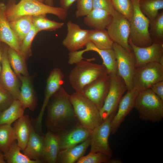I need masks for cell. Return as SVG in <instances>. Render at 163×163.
<instances>
[{
    "mask_svg": "<svg viewBox=\"0 0 163 163\" xmlns=\"http://www.w3.org/2000/svg\"><path fill=\"white\" fill-rule=\"evenodd\" d=\"M68 94L62 86L53 96L49 106L47 125L54 131H62L77 120Z\"/></svg>",
    "mask_w": 163,
    "mask_h": 163,
    "instance_id": "1",
    "label": "cell"
},
{
    "mask_svg": "<svg viewBox=\"0 0 163 163\" xmlns=\"http://www.w3.org/2000/svg\"><path fill=\"white\" fill-rule=\"evenodd\" d=\"M51 14L61 20H65L68 11L61 7L50 6L37 0H20L16 3L14 0H9L6 4L5 14L9 21L21 16H35Z\"/></svg>",
    "mask_w": 163,
    "mask_h": 163,
    "instance_id": "2",
    "label": "cell"
},
{
    "mask_svg": "<svg viewBox=\"0 0 163 163\" xmlns=\"http://www.w3.org/2000/svg\"><path fill=\"white\" fill-rule=\"evenodd\" d=\"M75 64L69 74V79L72 88L77 93L82 94L87 86L108 75L103 64L83 59Z\"/></svg>",
    "mask_w": 163,
    "mask_h": 163,
    "instance_id": "3",
    "label": "cell"
},
{
    "mask_svg": "<svg viewBox=\"0 0 163 163\" xmlns=\"http://www.w3.org/2000/svg\"><path fill=\"white\" fill-rule=\"evenodd\" d=\"M70 99L79 124L92 130L104 121L96 105L82 94L74 92Z\"/></svg>",
    "mask_w": 163,
    "mask_h": 163,
    "instance_id": "4",
    "label": "cell"
},
{
    "mask_svg": "<svg viewBox=\"0 0 163 163\" xmlns=\"http://www.w3.org/2000/svg\"><path fill=\"white\" fill-rule=\"evenodd\" d=\"M134 108L142 120L155 122L163 118V100L150 88L139 92Z\"/></svg>",
    "mask_w": 163,
    "mask_h": 163,
    "instance_id": "5",
    "label": "cell"
},
{
    "mask_svg": "<svg viewBox=\"0 0 163 163\" xmlns=\"http://www.w3.org/2000/svg\"><path fill=\"white\" fill-rule=\"evenodd\" d=\"M140 0H131L133 13L130 22L129 39L136 46L145 47L152 44L149 28L150 21L141 10Z\"/></svg>",
    "mask_w": 163,
    "mask_h": 163,
    "instance_id": "6",
    "label": "cell"
},
{
    "mask_svg": "<svg viewBox=\"0 0 163 163\" xmlns=\"http://www.w3.org/2000/svg\"><path fill=\"white\" fill-rule=\"evenodd\" d=\"M163 81V65L158 62L149 63L136 68L133 88L138 92L150 88L155 84Z\"/></svg>",
    "mask_w": 163,
    "mask_h": 163,
    "instance_id": "7",
    "label": "cell"
},
{
    "mask_svg": "<svg viewBox=\"0 0 163 163\" xmlns=\"http://www.w3.org/2000/svg\"><path fill=\"white\" fill-rule=\"evenodd\" d=\"M109 75L110 78L109 89L100 110L101 116L103 121L112 114L116 113L121 99L127 90L125 82L117 73Z\"/></svg>",
    "mask_w": 163,
    "mask_h": 163,
    "instance_id": "8",
    "label": "cell"
},
{
    "mask_svg": "<svg viewBox=\"0 0 163 163\" xmlns=\"http://www.w3.org/2000/svg\"><path fill=\"white\" fill-rule=\"evenodd\" d=\"M116 57L117 74L123 79L127 90L133 88V79L136 69L133 52H130L116 43L113 47Z\"/></svg>",
    "mask_w": 163,
    "mask_h": 163,
    "instance_id": "9",
    "label": "cell"
},
{
    "mask_svg": "<svg viewBox=\"0 0 163 163\" xmlns=\"http://www.w3.org/2000/svg\"><path fill=\"white\" fill-rule=\"evenodd\" d=\"M115 113L110 115L92 130L90 137V152H101L112 157L113 152L109 145V138L111 133L112 120Z\"/></svg>",
    "mask_w": 163,
    "mask_h": 163,
    "instance_id": "10",
    "label": "cell"
},
{
    "mask_svg": "<svg viewBox=\"0 0 163 163\" xmlns=\"http://www.w3.org/2000/svg\"><path fill=\"white\" fill-rule=\"evenodd\" d=\"M112 15V21L107 28L110 38L114 43L119 45L130 52H132L129 43V21L116 10Z\"/></svg>",
    "mask_w": 163,
    "mask_h": 163,
    "instance_id": "11",
    "label": "cell"
},
{
    "mask_svg": "<svg viewBox=\"0 0 163 163\" xmlns=\"http://www.w3.org/2000/svg\"><path fill=\"white\" fill-rule=\"evenodd\" d=\"M8 46L3 45L0 73V86L8 91L14 99H18L20 91V80L10 64L7 54Z\"/></svg>",
    "mask_w": 163,
    "mask_h": 163,
    "instance_id": "12",
    "label": "cell"
},
{
    "mask_svg": "<svg viewBox=\"0 0 163 163\" xmlns=\"http://www.w3.org/2000/svg\"><path fill=\"white\" fill-rule=\"evenodd\" d=\"M129 43L134 56L136 68L153 62L163 65V44L153 43L149 46L140 47L129 39Z\"/></svg>",
    "mask_w": 163,
    "mask_h": 163,
    "instance_id": "13",
    "label": "cell"
},
{
    "mask_svg": "<svg viewBox=\"0 0 163 163\" xmlns=\"http://www.w3.org/2000/svg\"><path fill=\"white\" fill-rule=\"evenodd\" d=\"M64 76L61 70L55 68L50 72L47 81L44 99L40 111L35 120V126L39 130H41L43 116L45 109L51 98L62 86L64 83Z\"/></svg>",
    "mask_w": 163,
    "mask_h": 163,
    "instance_id": "14",
    "label": "cell"
},
{
    "mask_svg": "<svg viewBox=\"0 0 163 163\" xmlns=\"http://www.w3.org/2000/svg\"><path fill=\"white\" fill-rule=\"evenodd\" d=\"M67 32L62 45L69 52L78 51L89 42V30L82 29L77 24L69 21L67 23Z\"/></svg>",
    "mask_w": 163,
    "mask_h": 163,
    "instance_id": "15",
    "label": "cell"
},
{
    "mask_svg": "<svg viewBox=\"0 0 163 163\" xmlns=\"http://www.w3.org/2000/svg\"><path fill=\"white\" fill-rule=\"evenodd\" d=\"M110 85V78L108 74L87 86L81 94L92 101L100 110L108 92Z\"/></svg>",
    "mask_w": 163,
    "mask_h": 163,
    "instance_id": "16",
    "label": "cell"
},
{
    "mask_svg": "<svg viewBox=\"0 0 163 163\" xmlns=\"http://www.w3.org/2000/svg\"><path fill=\"white\" fill-rule=\"evenodd\" d=\"M119 104L117 111L111 122V133H116L126 116L134 107L139 92L134 88L127 90Z\"/></svg>",
    "mask_w": 163,
    "mask_h": 163,
    "instance_id": "17",
    "label": "cell"
},
{
    "mask_svg": "<svg viewBox=\"0 0 163 163\" xmlns=\"http://www.w3.org/2000/svg\"><path fill=\"white\" fill-rule=\"evenodd\" d=\"M92 131L79 124L59 135L60 151L84 142L90 136Z\"/></svg>",
    "mask_w": 163,
    "mask_h": 163,
    "instance_id": "18",
    "label": "cell"
},
{
    "mask_svg": "<svg viewBox=\"0 0 163 163\" xmlns=\"http://www.w3.org/2000/svg\"><path fill=\"white\" fill-rule=\"evenodd\" d=\"M5 7L6 4L4 2H0V42L4 43L21 54L20 49V43L6 17Z\"/></svg>",
    "mask_w": 163,
    "mask_h": 163,
    "instance_id": "19",
    "label": "cell"
},
{
    "mask_svg": "<svg viewBox=\"0 0 163 163\" xmlns=\"http://www.w3.org/2000/svg\"><path fill=\"white\" fill-rule=\"evenodd\" d=\"M84 50L75 52L76 56L79 59L83 58L82 55L89 51H95L98 53L103 60V64L106 68L108 74L117 73V63L115 53L113 49H101L96 47L92 43L89 42L85 45Z\"/></svg>",
    "mask_w": 163,
    "mask_h": 163,
    "instance_id": "20",
    "label": "cell"
},
{
    "mask_svg": "<svg viewBox=\"0 0 163 163\" xmlns=\"http://www.w3.org/2000/svg\"><path fill=\"white\" fill-rule=\"evenodd\" d=\"M18 77L21 83L18 100L25 109L34 111L36 108L37 101L30 77L21 75Z\"/></svg>",
    "mask_w": 163,
    "mask_h": 163,
    "instance_id": "21",
    "label": "cell"
},
{
    "mask_svg": "<svg viewBox=\"0 0 163 163\" xmlns=\"http://www.w3.org/2000/svg\"><path fill=\"white\" fill-rule=\"evenodd\" d=\"M112 18V15L105 10L93 8L85 17L83 21L85 25L94 30H103L107 28Z\"/></svg>",
    "mask_w": 163,
    "mask_h": 163,
    "instance_id": "22",
    "label": "cell"
},
{
    "mask_svg": "<svg viewBox=\"0 0 163 163\" xmlns=\"http://www.w3.org/2000/svg\"><path fill=\"white\" fill-rule=\"evenodd\" d=\"M43 138V160L48 163L57 162L60 151L59 135L48 131Z\"/></svg>",
    "mask_w": 163,
    "mask_h": 163,
    "instance_id": "23",
    "label": "cell"
},
{
    "mask_svg": "<svg viewBox=\"0 0 163 163\" xmlns=\"http://www.w3.org/2000/svg\"><path fill=\"white\" fill-rule=\"evenodd\" d=\"M43 138L33 128L27 145L23 151L30 158L42 162L43 152Z\"/></svg>",
    "mask_w": 163,
    "mask_h": 163,
    "instance_id": "24",
    "label": "cell"
},
{
    "mask_svg": "<svg viewBox=\"0 0 163 163\" xmlns=\"http://www.w3.org/2000/svg\"><path fill=\"white\" fill-rule=\"evenodd\" d=\"M16 141L22 151L25 149L33 128L29 117L23 115L16 120L13 126Z\"/></svg>",
    "mask_w": 163,
    "mask_h": 163,
    "instance_id": "25",
    "label": "cell"
},
{
    "mask_svg": "<svg viewBox=\"0 0 163 163\" xmlns=\"http://www.w3.org/2000/svg\"><path fill=\"white\" fill-rule=\"evenodd\" d=\"M90 137L78 144L60 150L58 155L57 162L61 163H74L76 162L80 158L84 156L90 145Z\"/></svg>",
    "mask_w": 163,
    "mask_h": 163,
    "instance_id": "26",
    "label": "cell"
},
{
    "mask_svg": "<svg viewBox=\"0 0 163 163\" xmlns=\"http://www.w3.org/2000/svg\"><path fill=\"white\" fill-rule=\"evenodd\" d=\"M25 108L18 99H14L11 104L0 113V125L11 124L24 115Z\"/></svg>",
    "mask_w": 163,
    "mask_h": 163,
    "instance_id": "27",
    "label": "cell"
},
{
    "mask_svg": "<svg viewBox=\"0 0 163 163\" xmlns=\"http://www.w3.org/2000/svg\"><path fill=\"white\" fill-rule=\"evenodd\" d=\"M33 16H21L9 21L11 27L20 45L22 40L33 26Z\"/></svg>",
    "mask_w": 163,
    "mask_h": 163,
    "instance_id": "28",
    "label": "cell"
},
{
    "mask_svg": "<svg viewBox=\"0 0 163 163\" xmlns=\"http://www.w3.org/2000/svg\"><path fill=\"white\" fill-rule=\"evenodd\" d=\"M88 40L101 49H113L114 43L106 29L89 30Z\"/></svg>",
    "mask_w": 163,
    "mask_h": 163,
    "instance_id": "29",
    "label": "cell"
},
{
    "mask_svg": "<svg viewBox=\"0 0 163 163\" xmlns=\"http://www.w3.org/2000/svg\"><path fill=\"white\" fill-rule=\"evenodd\" d=\"M7 54L11 66L17 76L20 75L29 76L26 59L21 54L8 46Z\"/></svg>",
    "mask_w": 163,
    "mask_h": 163,
    "instance_id": "30",
    "label": "cell"
},
{
    "mask_svg": "<svg viewBox=\"0 0 163 163\" xmlns=\"http://www.w3.org/2000/svg\"><path fill=\"white\" fill-rule=\"evenodd\" d=\"M17 141L13 143L7 151L4 153L6 162L8 163H40L41 161L32 160L24 153Z\"/></svg>",
    "mask_w": 163,
    "mask_h": 163,
    "instance_id": "31",
    "label": "cell"
},
{
    "mask_svg": "<svg viewBox=\"0 0 163 163\" xmlns=\"http://www.w3.org/2000/svg\"><path fill=\"white\" fill-rule=\"evenodd\" d=\"M139 4L141 10L150 21L155 18L158 11L163 8V0H140Z\"/></svg>",
    "mask_w": 163,
    "mask_h": 163,
    "instance_id": "32",
    "label": "cell"
},
{
    "mask_svg": "<svg viewBox=\"0 0 163 163\" xmlns=\"http://www.w3.org/2000/svg\"><path fill=\"white\" fill-rule=\"evenodd\" d=\"M16 141L15 132L11 125L5 124L0 125V150L4 153Z\"/></svg>",
    "mask_w": 163,
    "mask_h": 163,
    "instance_id": "33",
    "label": "cell"
},
{
    "mask_svg": "<svg viewBox=\"0 0 163 163\" xmlns=\"http://www.w3.org/2000/svg\"><path fill=\"white\" fill-rule=\"evenodd\" d=\"M149 32L153 43L163 44V11L150 21Z\"/></svg>",
    "mask_w": 163,
    "mask_h": 163,
    "instance_id": "34",
    "label": "cell"
},
{
    "mask_svg": "<svg viewBox=\"0 0 163 163\" xmlns=\"http://www.w3.org/2000/svg\"><path fill=\"white\" fill-rule=\"evenodd\" d=\"M63 22L51 20L46 17V15L33 16V25L39 32L42 30L53 31L62 27Z\"/></svg>",
    "mask_w": 163,
    "mask_h": 163,
    "instance_id": "35",
    "label": "cell"
},
{
    "mask_svg": "<svg viewBox=\"0 0 163 163\" xmlns=\"http://www.w3.org/2000/svg\"><path fill=\"white\" fill-rule=\"evenodd\" d=\"M39 32L33 26L22 40L20 45V49L22 55L26 60L32 55L31 50L32 42Z\"/></svg>",
    "mask_w": 163,
    "mask_h": 163,
    "instance_id": "36",
    "label": "cell"
},
{
    "mask_svg": "<svg viewBox=\"0 0 163 163\" xmlns=\"http://www.w3.org/2000/svg\"><path fill=\"white\" fill-rule=\"evenodd\" d=\"M116 10L129 21L133 13V7L131 0H111Z\"/></svg>",
    "mask_w": 163,
    "mask_h": 163,
    "instance_id": "37",
    "label": "cell"
},
{
    "mask_svg": "<svg viewBox=\"0 0 163 163\" xmlns=\"http://www.w3.org/2000/svg\"><path fill=\"white\" fill-rule=\"evenodd\" d=\"M111 157L100 152H90L83 156L77 161V163H108Z\"/></svg>",
    "mask_w": 163,
    "mask_h": 163,
    "instance_id": "38",
    "label": "cell"
},
{
    "mask_svg": "<svg viewBox=\"0 0 163 163\" xmlns=\"http://www.w3.org/2000/svg\"><path fill=\"white\" fill-rule=\"evenodd\" d=\"M76 18L85 17L93 9V0H77Z\"/></svg>",
    "mask_w": 163,
    "mask_h": 163,
    "instance_id": "39",
    "label": "cell"
},
{
    "mask_svg": "<svg viewBox=\"0 0 163 163\" xmlns=\"http://www.w3.org/2000/svg\"><path fill=\"white\" fill-rule=\"evenodd\" d=\"M14 99L8 91L0 86V113L8 107Z\"/></svg>",
    "mask_w": 163,
    "mask_h": 163,
    "instance_id": "40",
    "label": "cell"
},
{
    "mask_svg": "<svg viewBox=\"0 0 163 163\" xmlns=\"http://www.w3.org/2000/svg\"><path fill=\"white\" fill-rule=\"evenodd\" d=\"M93 9L104 10L112 15L116 10L111 0H93Z\"/></svg>",
    "mask_w": 163,
    "mask_h": 163,
    "instance_id": "41",
    "label": "cell"
},
{
    "mask_svg": "<svg viewBox=\"0 0 163 163\" xmlns=\"http://www.w3.org/2000/svg\"><path fill=\"white\" fill-rule=\"evenodd\" d=\"M150 88L155 94L163 100V81L155 84Z\"/></svg>",
    "mask_w": 163,
    "mask_h": 163,
    "instance_id": "42",
    "label": "cell"
},
{
    "mask_svg": "<svg viewBox=\"0 0 163 163\" xmlns=\"http://www.w3.org/2000/svg\"><path fill=\"white\" fill-rule=\"evenodd\" d=\"M76 1L77 0H59L60 7L68 11Z\"/></svg>",
    "mask_w": 163,
    "mask_h": 163,
    "instance_id": "43",
    "label": "cell"
},
{
    "mask_svg": "<svg viewBox=\"0 0 163 163\" xmlns=\"http://www.w3.org/2000/svg\"><path fill=\"white\" fill-rule=\"evenodd\" d=\"M1 43L0 42V73L2 68L1 65V60L3 49V45H2Z\"/></svg>",
    "mask_w": 163,
    "mask_h": 163,
    "instance_id": "44",
    "label": "cell"
},
{
    "mask_svg": "<svg viewBox=\"0 0 163 163\" xmlns=\"http://www.w3.org/2000/svg\"><path fill=\"white\" fill-rule=\"evenodd\" d=\"M6 161L4 153L0 150V163H5Z\"/></svg>",
    "mask_w": 163,
    "mask_h": 163,
    "instance_id": "45",
    "label": "cell"
},
{
    "mask_svg": "<svg viewBox=\"0 0 163 163\" xmlns=\"http://www.w3.org/2000/svg\"><path fill=\"white\" fill-rule=\"evenodd\" d=\"M121 160L117 158L110 159L109 160L108 163H121Z\"/></svg>",
    "mask_w": 163,
    "mask_h": 163,
    "instance_id": "46",
    "label": "cell"
},
{
    "mask_svg": "<svg viewBox=\"0 0 163 163\" xmlns=\"http://www.w3.org/2000/svg\"><path fill=\"white\" fill-rule=\"evenodd\" d=\"M45 4L48 5L53 6V0H45Z\"/></svg>",
    "mask_w": 163,
    "mask_h": 163,
    "instance_id": "47",
    "label": "cell"
},
{
    "mask_svg": "<svg viewBox=\"0 0 163 163\" xmlns=\"http://www.w3.org/2000/svg\"><path fill=\"white\" fill-rule=\"evenodd\" d=\"M38 1H39L40 2H43L45 1V0H37Z\"/></svg>",
    "mask_w": 163,
    "mask_h": 163,
    "instance_id": "48",
    "label": "cell"
}]
</instances>
